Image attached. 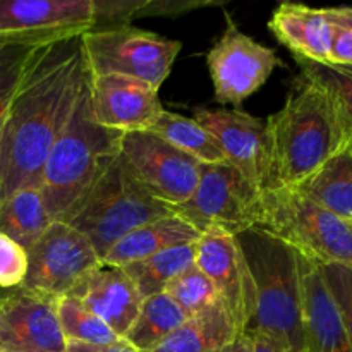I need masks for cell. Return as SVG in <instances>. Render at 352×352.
<instances>
[{
    "label": "cell",
    "instance_id": "obj_4",
    "mask_svg": "<svg viewBox=\"0 0 352 352\" xmlns=\"http://www.w3.org/2000/svg\"><path fill=\"white\" fill-rule=\"evenodd\" d=\"M236 237L256 289V311L246 333H261L301 352L302 291L298 251L256 227Z\"/></svg>",
    "mask_w": 352,
    "mask_h": 352
},
{
    "label": "cell",
    "instance_id": "obj_9",
    "mask_svg": "<svg viewBox=\"0 0 352 352\" xmlns=\"http://www.w3.org/2000/svg\"><path fill=\"white\" fill-rule=\"evenodd\" d=\"M102 265L88 237L65 222H52L28 250V274L21 287L48 298L69 296Z\"/></svg>",
    "mask_w": 352,
    "mask_h": 352
},
{
    "label": "cell",
    "instance_id": "obj_10",
    "mask_svg": "<svg viewBox=\"0 0 352 352\" xmlns=\"http://www.w3.org/2000/svg\"><path fill=\"white\" fill-rule=\"evenodd\" d=\"M119 151L140 184L170 210L188 201L198 186L201 164L157 134L124 133Z\"/></svg>",
    "mask_w": 352,
    "mask_h": 352
},
{
    "label": "cell",
    "instance_id": "obj_16",
    "mask_svg": "<svg viewBox=\"0 0 352 352\" xmlns=\"http://www.w3.org/2000/svg\"><path fill=\"white\" fill-rule=\"evenodd\" d=\"M93 26V0H0V34L67 38Z\"/></svg>",
    "mask_w": 352,
    "mask_h": 352
},
{
    "label": "cell",
    "instance_id": "obj_17",
    "mask_svg": "<svg viewBox=\"0 0 352 352\" xmlns=\"http://www.w3.org/2000/svg\"><path fill=\"white\" fill-rule=\"evenodd\" d=\"M302 291V351L352 352L337 306L323 280L320 265L299 254Z\"/></svg>",
    "mask_w": 352,
    "mask_h": 352
},
{
    "label": "cell",
    "instance_id": "obj_5",
    "mask_svg": "<svg viewBox=\"0 0 352 352\" xmlns=\"http://www.w3.org/2000/svg\"><path fill=\"white\" fill-rule=\"evenodd\" d=\"M167 215L172 210L140 184L119 151L64 222L85 234L102 260L127 232Z\"/></svg>",
    "mask_w": 352,
    "mask_h": 352
},
{
    "label": "cell",
    "instance_id": "obj_11",
    "mask_svg": "<svg viewBox=\"0 0 352 352\" xmlns=\"http://www.w3.org/2000/svg\"><path fill=\"white\" fill-rule=\"evenodd\" d=\"M196 267L210 278L236 333H246L256 311V289L236 236L212 227L196 243Z\"/></svg>",
    "mask_w": 352,
    "mask_h": 352
},
{
    "label": "cell",
    "instance_id": "obj_3",
    "mask_svg": "<svg viewBox=\"0 0 352 352\" xmlns=\"http://www.w3.org/2000/svg\"><path fill=\"white\" fill-rule=\"evenodd\" d=\"M89 79V78H88ZM124 133L100 126L91 113L88 81L55 140L40 191L52 222H64L119 155Z\"/></svg>",
    "mask_w": 352,
    "mask_h": 352
},
{
    "label": "cell",
    "instance_id": "obj_28",
    "mask_svg": "<svg viewBox=\"0 0 352 352\" xmlns=\"http://www.w3.org/2000/svg\"><path fill=\"white\" fill-rule=\"evenodd\" d=\"M301 69V78L318 86L332 103L346 141L352 138V71L339 65L294 57Z\"/></svg>",
    "mask_w": 352,
    "mask_h": 352
},
{
    "label": "cell",
    "instance_id": "obj_35",
    "mask_svg": "<svg viewBox=\"0 0 352 352\" xmlns=\"http://www.w3.org/2000/svg\"><path fill=\"white\" fill-rule=\"evenodd\" d=\"M248 336L251 337V342H253V352H294L261 333H248Z\"/></svg>",
    "mask_w": 352,
    "mask_h": 352
},
{
    "label": "cell",
    "instance_id": "obj_29",
    "mask_svg": "<svg viewBox=\"0 0 352 352\" xmlns=\"http://www.w3.org/2000/svg\"><path fill=\"white\" fill-rule=\"evenodd\" d=\"M57 318L65 340L85 344H113L120 340L98 316L72 296L57 299Z\"/></svg>",
    "mask_w": 352,
    "mask_h": 352
},
{
    "label": "cell",
    "instance_id": "obj_22",
    "mask_svg": "<svg viewBox=\"0 0 352 352\" xmlns=\"http://www.w3.org/2000/svg\"><path fill=\"white\" fill-rule=\"evenodd\" d=\"M52 223L40 188H26L0 203V234L30 250Z\"/></svg>",
    "mask_w": 352,
    "mask_h": 352
},
{
    "label": "cell",
    "instance_id": "obj_38",
    "mask_svg": "<svg viewBox=\"0 0 352 352\" xmlns=\"http://www.w3.org/2000/svg\"><path fill=\"white\" fill-rule=\"evenodd\" d=\"M347 69H349V71H352V67H347Z\"/></svg>",
    "mask_w": 352,
    "mask_h": 352
},
{
    "label": "cell",
    "instance_id": "obj_12",
    "mask_svg": "<svg viewBox=\"0 0 352 352\" xmlns=\"http://www.w3.org/2000/svg\"><path fill=\"white\" fill-rule=\"evenodd\" d=\"M280 64L277 52L248 36L229 17L223 34L206 55L215 100L222 105H241Z\"/></svg>",
    "mask_w": 352,
    "mask_h": 352
},
{
    "label": "cell",
    "instance_id": "obj_7",
    "mask_svg": "<svg viewBox=\"0 0 352 352\" xmlns=\"http://www.w3.org/2000/svg\"><path fill=\"white\" fill-rule=\"evenodd\" d=\"M89 76L119 74L160 89L181 52L179 40L126 26L98 28L81 34Z\"/></svg>",
    "mask_w": 352,
    "mask_h": 352
},
{
    "label": "cell",
    "instance_id": "obj_37",
    "mask_svg": "<svg viewBox=\"0 0 352 352\" xmlns=\"http://www.w3.org/2000/svg\"><path fill=\"white\" fill-rule=\"evenodd\" d=\"M219 352H253V342L248 333H237L229 342L223 344Z\"/></svg>",
    "mask_w": 352,
    "mask_h": 352
},
{
    "label": "cell",
    "instance_id": "obj_15",
    "mask_svg": "<svg viewBox=\"0 0 352 352\" xmlns=\"http://www.w3.org/2000/svg\"><path fill=\"white\" fill-rule=\"evenodd\" d=\"M88 95L96 122L119 133L148 131L165 110L158 89L127 76H89Z\"/></svg>",
    "mask_w": 352,
    "mask_h": 352
},
{
    "label": "cell",
    "instance_id": "obj_39",
    "mask_svg": "<svg viewBox=\"0 0 352 352\" xmlns=\"http://www.w3.org/2000/svg\"><path fill=\"white\" fill-rule=\"evenodd\" d=\"M0 352H2V351H0Z\"/></svg>",
    "mask_w": 352,
    "mask_h": 352
},
{
    "label": "cell",
    "instance_id": "obj_21",
    "mask_svg": "<svg viewBox=\"0 0 352 352\" xmlns=\"http://www.w3.org/2000/svg\"><path fill=\"white\" fill-rule=\"evenodd\" d=\"M289 189L352 223V141L344 143L325 164Z\"/></svg>",
    "mask_w": 352,
    "mask_h": 352
},
{
    "label": "cell",
    "instance_id": "obj_8",
    "mask_svg": "<svg viewBox=\"0 0 352 352\" xmlns=\"http://www.w3.org/2000/svg\"><path fill=\"white\" fill-rule=\"evenodd\" d=\"M260 191L229 162L201 164L198 186L188 201L172 208L196 232L212 227L239 236L256 226Z\"/></svg>",
    "mask_w": 352,
    "mask_h": 352
},
{
    "label": "cell",
    "instance_id": "obj_30",
    "mask_svg": "<svg viewBox=\"0 0 352 352\" xmlns=\"http://www.w3.org/2000/svg\"><path fill=\"white\" fill-rule=\"evenodd\" d=\"M165 294L174 299L175 305L184 311L188 320L219 305V294H217L215 287L210 278L196 267V263L182 272L181 275H177L165 287Z\"/></svg>",
    "mask_w": 352,
    "mask_h": 352
},
{
    "label": "cell",
    "instance_id": "obj_6",
    "mask_svg": "<svg viewBox=\"0 0 352 352\" xmlns=\"http://www.w3.org/2000/svg\"><path fill=\"white\" fill-rule=\"evenodd\" d=\"M254 227L289 244L298 254L320 267H352V223L315 205L294 189L261 191Z\"/></svg>",
    "mask_w": 352,
    "mask_h": 352
},
{
    "label": "cell",
    "instance_id": "obj_36",
    "mask_svg": "<svg viewBox=\"0 0 352 352\" xmlns=\"http://www.w3.org/2000/svg\"><path fill=\"white\" fill-rule=\"evenodd\" d=\"M323 16L327 21L332 24H339V26H346L352 30V7H329V9H322Z\"/></svg>",
    "mask_w": 352,
    "mask_h": 352
},
{
    "label": "cell",
    "instance_id": "obj_23",
    "mask_svg": "<svg viewBox=\"0 0 352 352\" xmlns=\"http://www.w3.org/2000/svg\"><path fill=\"white\" fill-rule=\"evenodd\" d=\"M188 322L181 308L165 292L143 299L136 320L124 340L136 349L151 352Z\"/></svg>",
    "mask_w": 352,
    "mask_h": 352
},
{
    "label": "cell",
    "instance_id": "obj_19",
    "mask_svg": "<svg viewBox=\"0 0 352 352\" xmlns=\"http://www.w3.org/2000/svg\"><path fill=\"white\" fill-rule=\"evenodd\" d=\"M268 28L294 57L329 64L332 24L322 9L284 2L274 10Z\"/></svg>",
    "mask_w": 352,
    "mask_h": 352
},
{
    "label": "cell",
    "instance_id": "obj_24",
    "mask_svg": "<svg viewBox=\"0 0 352 352\" xmlns=\"http://www.w3.org/2000/svg\"><path fill=\"white\" fill-rule=\"evenodd\" d=\"M58 40L64 38L47 34H0V129L10 100L38 52Z\"/></svg>",
    "mask_w": 352,
    "mask_h": 352
},
{
    "label": "cell",
    "instance_id": "obj_14",
    "mask_svg": "<svg viewBox=\"0 0 352 352\" xmlns=\"http://www.w3.org/2000/svg\"><path fill=\"white\" fill-rule=\"evenodd\" d=\"M0 351L64 352L57 299L23 287L0 294Z\"/></svg>",
    "mask_w": 352,
    "mask_h": 352
},
{
    "label": "cell",
    "instance_id": "obj_13",
    "mask_svg": "<svg viewBox=\"0 0 352 352\" xmlns=\"http://www.w3.org/2000/svg\"><path fill=\"white\" fill-rule=\"evenodd\" d=\"M195 120L217 140L227 162L258 191L270 188V155L267 122L241 110H212L198 107Z\"/></svg>",
    "mask_w": 352,
    "mask_h": 352
},
{
    "label": "cell",
    "instance_id": "obj_33",
    "mask_svg": "<svg viewBox=\"0 0 352 352\" xmlns=\"http://www.w3.org/2000/svg\"><path fill=\"white\" fill-rule=\"evenodd\" d=\"M329 64L339 65V67H352V30L351 28L332 24Z\"/></svg>",
    "mask_w": 352,
    "mask_h": 352
},
{
    "label": "cell",
    "instance_id": "obj_26",
    "mask_svg": "<svg viewBox=\"0 0 352 352\" xmlns=\"http://www.w3.org/2000/svg\"><path fill=\"white\" fill-rule=\"evenodd\" d=\"M148 133L157 134L168 144L189 155L199 164H226L227 158L215 138L195 119L164 110L148 127Z\"/></svg>",
    "mask_w": 352,
    "mask_h": 352
},
{
    "label": "cell",
    "instance_id": "obj_27",
    "mask_svg": "<svg viewBox=\"0 0 352 352\" xmlns=\"http://www.w3.org/2000/svg\"><path fill=\"white\" fill-rule=\"evenodd\" d=\"M196 263V243L168 248L144 260L122 267L143 299L165 292L177 275Z\"/></svg>",
    "mask_w": 352,
    "mask_h": 352
},
{
    "label": "cell",
    "instance_id": "obj_18",
    "mask_svg": "<svg viewBox=\"0 0 352 352\" xmlns=\"http://www.w3.org/2000/svg\"><path fill=\"white\" fill-rule=\"evenodd\" d=\"M69 296L98 316L117 337L124 339L140 313L143 298L122 268L100 265L82 278Z\"/></svg>",
    "mask_w": 352,
    "mask_h": 352
},
{
    "label": "cell",
    "instance_id": "obj_2",
    "mask_svg": "<svg viewBox=\"0 0 352 352\" xmlns=\"http://www.w3.org/2000/svg\"><path fill=\"white\" fill-rule=\"evenodd\" d=\"M270 188H294L344 143L342 127L329 96L299 79L280 110L267 120Z\"/></svg>",
    "mask_w": 352,
    "mask_h": 352
},
{
    "label": "cell",
    "instance_id": "obj_1",
    "mask_svg": "<svg viewBox=\"0 0 352 352\" xmlns=\"http://www.w3.org/2000/svg\"><path fill=\"white\" fill-rule=\"evenodd\" d=\"M89 78L81 34L38 52L0 129V203L40 188L45 162Z\"/></svg>",
    "mask_w": 352,
    "mask_h": 352
},
{
    "label": "cell",
    "instance_id": "obj_25",
    "mask_svg": "<svg viewBox=\"0 0 352 352\" xmlns=\"http://www.w3.org/2000/svg\"><path fill=\"white\" fill-rule=\"evenodd\" d=\"M234 336H237L236 330L219 302L208 311L188 320L151 352H219Z\"/></svg>",
    "mask_w": 352,
    "mask_h": 352
},
{
    "label": "cell",
    "instance_id": "obj_31",
    "mask_svg": "<svg viewBox=\"0 0 352 352\" xmlns=\"http://www.w3.org/2000/svg\"><path fill=\"white\" fill-rule=\"evenodd\" d=\"M320 270L352 344V267L351 265H323Z\"/></svg>",
    "mask_w": 352,
    "mask_h": 352
},
{
    "label": "cell",
    "instance_id": "obj_32",
    "mask_svg": "<svg viewBox=\"0 0 352 352\" xmlns=\"http://www.w3.org/2000/svg\"><path fill=\"white\" fill-rule=\"evenodd\" d=\"M28 274V251L0 234V289H17Z\"/></svg>",
    "mask_w": 352,
    "mask_h": 352
},
{
    "label": "cell",
    "instance_id": "obj_34",
    "mask_svg": "<svg viewBox=\"0 0 352 352\" xmlns=\"http://www.w3.org/2000/svg\"><path fill=\"white\" fill-rule=\"evenodd\" d=\"M64 352H143L126 340L120 339L113 344H85L76 342V340H65V351Z\"/></svg>",
    "mask_w": 352,
    "mask_h": 352
},
{
    "label": "cell",
    "instance_id": "obj_20",
    "mask_svg": "<svg viewBox=\"0 0 352 352\" xmlns=\"http://www.w3.org/2000/svg\"><path fill=\"white\" fill-rule=\"evenodd\" d=\"M201 234L174 213L150 220L120 237L102 258V265L122 268L174 246L198 243Z\"/></svg>",
    "mask_w": 352,
    "mask_h": 352
}]
</instances>
